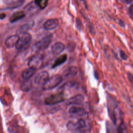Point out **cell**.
<instances>
[{
  "mask_svg": "<svg viewBox=\"0 0 133 133\" xmlns=\"http://www.w3.org/2000/svg\"><path fill=\"white\" fill-rule=\"evenodd\" d=\"M62 81V77L61 75L56 74L49 77L47 81L43 85L42 88L44 90L52 89L58 86Z\"/></svg>",
  "mask_w": 133,
  "mask_h": 133,
  "instance_id": "cell-1",
  "label": "cell"
},
{
  "mask_svg": "<svg viewBox=\"0 0 133 133\" xmlns=\"http://www.w3.org/2000/svg\"><path fill=\"white\" fill-rule=\"evenodd\" d=\"M65 99L63 92H58L52 94L46 97L44 100V103L46 105H52L58 104L63 101Z\"/></svg>",
  "mask_w": 133,
  "mask_h": 133,
  "instance_id": "cell-2",
  "label": "cell"
},
{
  "mask_svg": "<svg viewBox=\"0 0 133 133\" xmlns=\"http://www.w3.org/2000/svg\"><path fill=\"white\" fill-rule=\"evenodd\" d=\"M53 35L49 34L46 35L35 44V47L38 50H44L47 49L50 44L52 39Z\"/></svg>",
  "mask_w": 133,
  "mask_h": 133,
  "instance_id": "cell-3",
  "label": "cell"
},
{
  "mask_svg": "<svg viewBox=\"0 0 133 133\" xmlns=\"http://www.w3.org/2000/svg\"><path fill=\"white\" fill-rule=\"evenodd\" d=\"M42 63L43 58L42 55L39 54H36L30 58L28 62V65L30 68L36 70L41 66Z\"/></svg>",
  "mask_w": 133,
  "mask_h": 133,
  "instance_id": "cell-4",
  "label": "cell"
},
{
  "mask_svg": "<svg viewBox=\"0 0 133 133\" xmlns=\"http://www.w3.org/2000/svg\"><path fill=\"white\" fill-rule=\"evenodd\" d=\"M32 39L31 35L26 32L22 34L21 37H19L18 42L15 46V47L17 49L20 50L23 47H24L26 45H27Z\"/></svg>",
  "mask_w": 133,
  "mask_h": 133,
  "instance_id": "cell-5",
  "label": "cell"
},
{
  "mask_svg": "<svg viewBox=\"0 0 133 133\" xmlns=\"http://www.w3.org/2000/svg\"><path fill=\"white\" fill-rule=\"evenodd\" d=\"M49 73L46 71L40 72L34 79V83L37 85H43L48 79Z\"/></svg>",
  "mask_w": 133,
  "mask_h": 133,
  "instance_id": "cell-6",
  "label": "cell"
},
{
  "mask_svg": "<svg viewBox=\"0 0 133 133\" xmlns=\"http://www.w3.org/2000/svg\"><path fill=\"white\" fill-rule=\"evenodd\" d=\"M84 101V97L81 94L76 95L70 98L66 102L67 105H80Z\"/></svg>",
  "mask_w": 133,
  "mask_h": 133,
  "instance_id": "cell-7",
  "label": "cell"
},
{
  "mask_svg": "<svg viewBox=\"0 0 133 133\" xmlns=\"http://www.w3.org/2000/svg\"><path fill=\"white\" fill-rule=\"evenodd\" d=\"M19 36L17 34H14L8 37L5 41V45L6 47L10 48L16 46Z\"/></svg>",
  "mask_w": 133,
  "mask_h": 133,
  "instance_id": "cell-8",
  "label": "cell"
},
{
  "mask_svg": "<svg viewBox=\"0 0 133 133\" xmlns=\"http://www.w3.org/2000/svg\"><path fill=\"white\" fill-rule=\"evenodd\" d=\"M59 24L57 19H50L47 20L44 24V28L46 30H51L56 29Z\"/></svg>",
  "mask_w": 133,
  "mask_h": 133,
  "instance_id": "cell-9",
  "label": "cell"
},
{
  "mask_svg": "<svg viewBox=\"0 0 133 133\" xmlns=\"http://www.w3.org/2000/svg\"><path fill=\"white\" fill-rule=\"evenodd\" d=\"M69 112L72 115L77 116H84L87 115V112L84 109L75 106L71 107L69 110Z\"/></svg>",
  "mask_w": 133,
  "mask_h": 133,
  "instance_id": "cell-10",
  "label": "cell"
},
{
  "mask_svg": "<svg viewBox=\"0 0 133 133\" xmlns=\"http://www.w3.org/2000/svg\"><path fill=\"white\" fill-rule=\"evenodd\" d=\"M64 47H65V46L63 43L60 42L55 43L51 46V52L54 55H57L60 54L63 51Z\"/></svg>",
  "mask_w": 133,
  "mask_h": 133,
  "instance_id": "cell-11",
  "label": "cell"
},
{
  "mask_svg": "<svg viewBox=\"0 0 133 133\" xmlns=\"http://www.w3.org/2000/svg\"><path fill=\"white\" fill-rule=\"evenodd\" d=\"M36 69L29 67L24 70L21 74L22 78L24 80H28L31 78L36 72Z\"/></svg>",
  "mask_w": 133,
  "mask_h": 133,
  "instance_id": "cell-12",
  "label": "cell"
},
{
  "mask_svg": "<svg viewBox=\"0 0 133 133\" xmlns=\"http://www.w3.org/2000/svg\"><path fill=\"white\" fill-rule=\"evenodd\" d=\"M25 15L23 11H18L14 12L9 18V21L11 23H14L19 20L22 19L25 17Z\"/></svg>",
  "mask_w": 133,
  "mask_h": 133,
  "instance_id": "cell-13",
  "label": "cell"
},
{
  "mask_svg": "<svg viewBox=\"0 0 133 133\" xmlns=\"http://www.w3.org/2000/svg\"><path fill=\"white\" fill-rule=\"evenodd\" d=\"M66 60H67V55L66 54H63L60 56L55 60L54 63L51 66V68L54 69L62 64L66 61Z\"/></svg>",
  "mask_w": 133,
  "mask_h": 133,
  "instance_id": "cell-14",
  "label": "cell"
},
{
  "mask_svg": "<svg viewBox=\"0 0 133 133\" xmlns=\"http://www.w3.org/2000/svg\"><path fill=\"white\" fill-rule=\"evenodd\" d=\"M34 25V22H28L22 25H21L18 29V32L19 34H23L26 33L29 30H30Z\"/></svg>",
  "mask_w": 133,
  "mask_h": 133,
  "instance_id": "cell-15",
  "label": "cell"
},
{
  "mask_svg": "<svg viewBox=\"0 0 133 133\" xmlns=\"http://www.w3.org/2000/svg\"><path fill=\"white\" fill-rule=\"evenodd\" d=\"M77 73V69L75 66H71L67 69L64 72V75L66 77L75 76Z\"/></svg>",
  "mask_w": 133,
  "mask_h": 133,
  "instance_id": "cell-16",
  "label": "cell"
},
{
  "mask_svg": "<svg viewBox=\"0 0 133 133\" xmlns=\"http://www.w3.org/2000/svg\"><path fill=\"white\" fill-rule=\"evenodd\" d=\"M85 127H86V122H85V121L83 118L79 119L76 123H75V130L83 129V128H85Z\"/></svg>",
  "mask_w": 133,
  "mask_h": 133,
  "instance_id": "cell-17",
  "label": "cell"
},
{
  "mask_svg": "<svg viewBox=\"0 0 133 133\" xmlns=\"http://www.w3.org/2000/svg\"><path fill=\"white\" fill-rule=\"evenodd\" d=\"M34 3L41 9H45L48 3V0H35Z\"/></svg>",
  "mask_w": 133,
  "mask_h": 133,
  "instance_id": "cell-18",
  "label": "cell"
},
{
  "mask_svg": "<svg viewBox=\"0 0 133 133\" xmlns=\"http://www.w3.org/2000/svg\"><path fill=\"white\" fill-rule=\"evenodd\" d=\"M32 88V83L28 80H25V82L22 83L21 89L24 91H28Z\"/></svg>",
  "mask_w": 133,
  "mask_h": 133,
  "instance_id": "cell-19",
  "label": "cell"
},
{
  "mask_svg": "<svg viewBox=\"0 0 133 133\" xmlns=\"http://www.w3.org/2000/svg\"><path fill=\"white\" fill-rule=\"evenodd\" d=\"M117 131L118 132H123L126 131V127L123 122H122L119 125Z\"/></svg>",
  "mask_w": 133,
  "mask_h": 133,
  "instance_id": "cell-20",
  "label": "cell"
},
{
  "mask_svg": "<svg viewBox=\"0 0 133 133\" xmlns=\"http://www.w3.org/2000/svg\"><path fill=\"white\" fill-rule=\"evenodd\" d=\"M119 56L121 57V58L123 60H126L128 58V56L125 53L124 51H123V50H120L119 51Z\"/></svg>",
  "mask_w": 133,
  "mask_h": 133,
  "instance_id": "cell-21",
  "label": "cell"
},
{
  "mask_svg": "<svg viewBox=\"0 0 133 133\" xmlns=\"http://www.w3.org/2000/svg\"><path fill=\"white\" fill-rule=\"evenodd\" d=\"M129 15L131 19L133 20V4H132L129 9Z\"/></svg>",
  "mask_w": 133,
  "mask_h": 133,
  "instance_id": "cell-22",
  "label": "cell"
},
{
  "mask_svg": "<svg viewBox=\"0 0 133 133\" xmlns=\"http://www.w3.org/2000/svg\"><path fill=\"white\" fill-rule=\"evenodd\" d=\"M128 78L130 82V83L133 85V74L130 73H128Z\"/></svg>",
  "mask_w": 133,
  "mask_h": 133,
  "instance_id": "cell-23",
  "label": "cell"
},
{
  "mask_svg": "<svg viewBox=\"0 0 133 133\" xmlns=\"http://www.w3.org/2000/svg\"><path fill=\"white\" fill-rule=\"evenodd\" d=\"M76 26L78 29V30L81 29V26H82V23L80 21V20L78 19H76Z\"/></svg>",
  "mask_w": 133,
  "mask_h": 133,
  "instance_id": "cell-24",
  "label": "cell"
},
{
  "mask_svg": "<svg viewBox=\"0 0 133 133\" xmlns=\"http://www.w3.org/2000/svg\"><path fill=\"white\" fill-rule=\"evenodd\" d=\"M6 15L4 13H1L0 14V19H3L6 17Z\"/></svg>",
  "mask_w": 133,
  "mask_h": 133,
  "instance_id": "cell-25",
  "label": "cell"
},
{
  "mask_svg": "<svg viewBox=\"0 0 133 133\" xmlns=\"http://www.w3.org/2000/svg\"><path fill=\"white\" fill-rule=\"evenodd\" d=\"M132 1H133V0H126V3H127V4H129V3H130L131 2H132Z\"/></svg>",
  "mask_w": 133,
  "mask_h": 133,
  "instance_id": "cell-26",
  "label": "cell"
},
{
  "mask_svg": "<svg viewBox=\"0 0 133 133\" xmlns=\"http://www.w3.org/2000/svg\"><path fill=\"white\" fill-rule=\"evenodd\" d=\"M25 0H17V1L19 2H21V3H23L24 2Z\"/></svg>",
  "mask_w": 133,
  "mask_h": 133,
  "instance_id": "cell-27",
  "label": "cell"
},
{
  "mask_svg": "<svg viewBox=\"0 0 133 133\" xmlns=\"http://www.w3.org/2000/svg\"><path fill=\"white\" fill-rule=\"evenodd\" d=\"M132 69H133V65H132Z\"/></svg>",
  "mask_w": 133,
  "mask_h": 133,
  "instance_id": "cell-28",
  "label": "cell"
}]
</instances>
